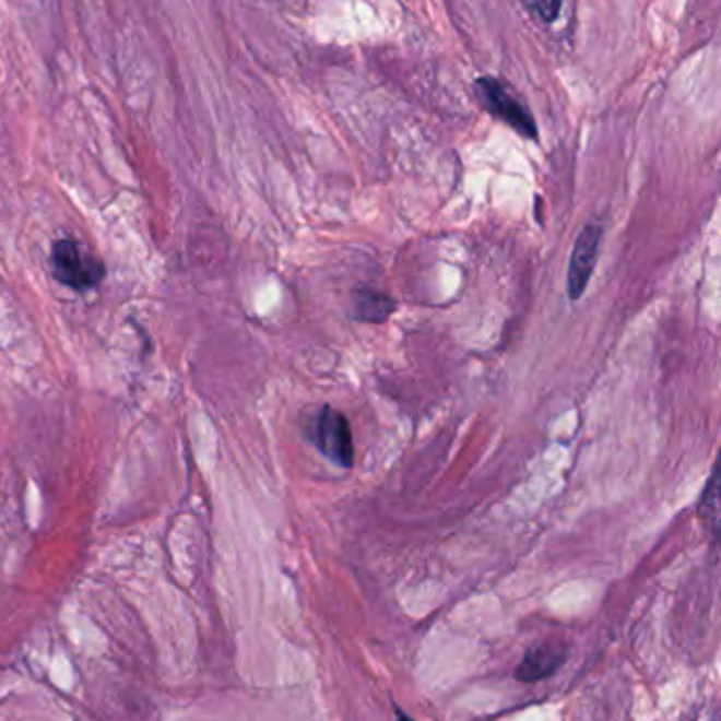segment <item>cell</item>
<instances>
[{
    "label": "cell",
    "mask_w": 721,
    "mask_h": 721,
    "mask_svg": "<svg viewBox=\"0 0 721 721\" xmlns=\"http://www.w3.org/2000/svg\"><path fill=\"white\" fill-rule=\"evenodd\" d=\"M51 273L58 282L76 293H85L99 286L104 280V262L92 252L83 250L72 237L54 241L51 248Z\"/></svg>",
    "instance_id": "cell-1"
},
{
    "label": "cell",
    "mask_w": 721,
    "mask_h": 721,
    "mask_svg": "<svg viewBox=\"0 0 721 721\" xmlns=\"http://www.w3.org/2000/svg\"><path fill=\"white\" fill-rule=\"evenodd\" d=\"M474 90L481 104L492 113L493 117H497L512 130L519 131L524 138L537 140V123L533 115L529 113L523 102L510 92V87L504 81L495 76H481L476 79Z\"/></svg>",
    "instance_id": "cell-2"
},
{
    "label": "cell",
    "mask_w": 721,
    "mask_h": 721,
    "mask_svg": "<svg viewBox=\"0 0 721 721\" xmlns=\"http://www.w3.org/2000/svg\"><path fill=\"white\" fill-rule=\"evenodd\" d=\"M309 438L316 445V449L336 465L341 468L354 465L352 427L341 411L328 404L322 406L309 424Z\"/></svg>",
    "instance_id": "cell-3"
},
{
    "label": "cell",
    "mask_w": 721,
    "mask_h": 721,
    "mask_svg": "<svg viewBox=\"0 0 721 721\" xmlns=\"http://www.w3.org/2000/svg\"><path fill=\"white\" fill-rule=\"evenodd\" d=\"M601 237H603V227L599 223H589L584 229L580 231L571 261H569V271H567V296L571 300L582 298L589 288L592 271L599 261V248H601Z\"/></svg>",
    "instance_id": "cell-4"
},
{
    "label": "cell",
    "mask_w": 721,
    "mask_h": 721,
    "mask_svg": "<svg viewBox=\"0 0 721 721\" xmlns=\"http://www.w3.org/2000/svg\"><path fill=\"white\" fill-rule=\"evenodd\" d=\"M565 650L557 648L555 643H542L531 648L524 654L523 662L517 666V679L523 684H533L551 677L558 666L565 662Z\"/></svg>",
    "instance_id": "cell-5"
},
{
    "label": "cell",
    "mask_w": 721,
    "mask_h": 721,
    "mask_svg": "<svg viewBox=\"0 0 721 721\" xmlns=\"http://www.w3.org/2000/svg\"><path fill=\"white\" fill-rule=\"evenodd\" d=\"M395 311L392 296L373 288H362L356 300V318L368 324H383Z\"/></svg>",
    "instance_id": "cell-6"
},
{
    "label": "cell",
    "mask_w": 721,
    "mask_h": 721,
    "mask_svg": "<svg viewBox=\"0 0 721 721\" xmlns=\"http://www.w3.org/2000/svg\"><path fill=\"white\" fill-rule=\"evenodd\" d=\"M702 508H705V521H711L713 531H718V472H713L707 492L702 493Z\"/></svg>",
    "instance_id": "cell-7"
},
{
    "label": "cell",
    "mask_w": 721,
    "mask_h": 721,
    "mask_svg": "<svg viewBox=\"0 0 721 721\" xmlns=\"http://www.w3.org/2000/svg\"><path fill=\"white\" fill-rule=\"evenodd\" d=\"M560 7H563L560 2H551V0H537V2H527L524 4V9H529L535 17H540L546 24L557 20Z\"/></svg>",
    "instance_id": "cell-8"
},
{
    "label": "cell",
    "mask_w": 721,
    "mask_h": 721,
    "mask_svg": "<svg viewBox=\"0 0 721 721\" xmlns=\"http://www.w3.org/2000/svg\"><path fill=\"white\" fill-rule=\"evenodd\" d=\"M395 721H413L404 711H400V709H395Z\"/></svg>",
    "instance_id": "cell-9"
}]
</instances>
